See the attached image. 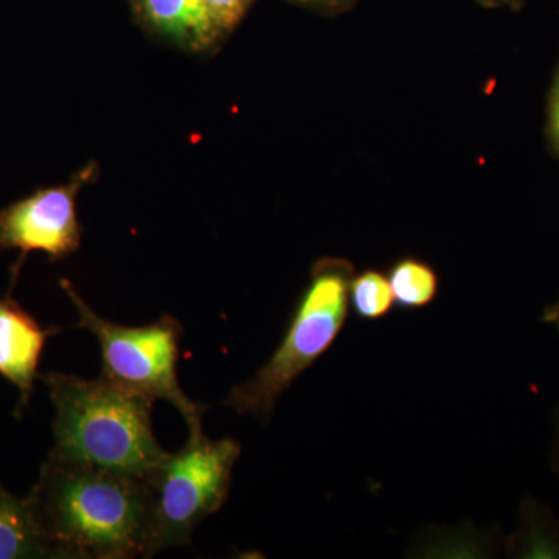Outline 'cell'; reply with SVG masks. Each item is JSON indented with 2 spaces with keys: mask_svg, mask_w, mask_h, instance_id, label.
<instances>
[{
  "mask_svg": "<svg viewBox=\"0 0 559 559\" xmlns=\"http://www.w3.org/2000/svg\"><path fill=\"white\" fill-rule=\"evenodd\" d=\"M50 558H151L153 491L145 477L49 454L27 498Z\"/></svg>",
  "mask_w": 559,
  "mask_h": 559,
  "instance_id": "obj_1",
  "label": "cell"
},
{
  "mask_svg": "<svg viewBox=\"0 0 559 559\" xmlns=\"http://www.w3.org/2000/svg\"><path fill=\"white\" fill-rule=\"evenodd\" d=\"M55 407L51 454L145 477L170 452L154 436L153 401L103 380L50 371L39 374Z\"/></svg>",
  "mask_w": 559,
  "mask_h": 559,
  "instance_id": "obj_2",
  "label": "cell"
},
{
  "mask_svg": "<svg viewBox=\"0 0 559 559\" xmlns=\"http://www.w3.org/2000/svg\"><path fill=\"white\" fill-rule=\"evenodd\" d=\"M353 275L347 260L323 259L312 266L278 347L252 378L230 390L223 406L270 423L278 400L329 352L344 329Z\"/></svg>",
  "mask_w": 559,
  "mask_h": 559,
  "instance_id": "obj_3",
  "label": "cell"
},
{
  "mask_svg": "<svg viewBox=\"0 0 559 559\" xmlns=\"http://www.w3.org/2000/svg\"><path fill=\"white\" fill-rule=\"evenodd\" d=\"M61 288L79 312L76 329L94 334L102 348V378L150 401L165 400L182 414L190 436L202 432L207 407L187 396L179 384L178 360L183 329L173 316L143 326L117 325L97 314L68 280Z\"/></svg>",
  "mask_w": 559,
  "mask_h": 559,
  "instance_id": "obj_4",
  "label": "cell"
},
{
  "mask_svg": "<svg viewBox=\"0 0 559 559\" xmlns=\"http://www.w3.org/2000/svg\"><path fill=\"white\" fill-rule=\"evenodd\" d=\"M240 455V441L212 440L200 432L189 436L182 450L168 454L146 474L154 498L153 557L189 546L194 527L223 509Z\"/></svg>",
  "mask_w": 559,
  "mask_h": 559,
  "instance_id": "obj_5",
  "label": "cell"
},
{
  "mask_svg": "<svg viewBox=\"0 0 559 559\" xmlns=\"http://www.w3.org/2000/svg\"><path fill=\"white\" fill-rule=\"evenodd\" d=\"M94 165H90L68 183L40 189L0 210V253L7 250L20 252V259L11 271V289L28 253L43 252L51 261H58L80 249L76 197L94 178Z\"/></svg>",
  "mask_w": 559,
  "mask_h": 559,
  "instance_id": "obj_6",
  "label": "cell"
},
{
  "mask_svg": "<svg viewBox=\"0 0 559 559\" xmlns=\"http://www.w3.org/2000/svg\"><path fill=\"white\" fill-rule=\"evenodd\" d=\"M58 329H44L11 297H0V377L20 392L16 417L31 400L46 342Z\"/></svg>",
  "mask_w": 559,
  "mask_h": 559,
  "instance_id": "obj_7",
  "label": "cell"
},
{
  "mask_svg": "<svg viewBox=\"0 0 559 559\" xmlns=\"http://www.w3.org/2000/svg\"><path fill=\"white\" fill-rule=\"evenodd\" d=\"M146 20L162 35L190 49H204L215 40L218 27L207 0H140Z\"/></svg>",
  "mask_w": 559,
  "mask_h": 559,
  "instance_id": "obj_8",
  "label": "cell"
},
{
  "mask_svg": "<svg viewBox=\"0 0 559 559\" xmlns=\"http://www.w3.org/2000/svg\"><path fill=\"white\" fill-rule=\"evenodd\" d=\"M507 557L559 559V516L533 496L521 500L518 527L503 543Z\"/></svg>",
  "mask_w": 559,
  "mask_h": 559,
  "instance_id": "obj_9",
  "label": "cell"
},
{
  "mask_svg": "<svg viewBox=\"0 0 559 559\" xmlns=\"http://www.w3.org/2000/svg\"><path fill=\"white\" fill-rule=\"evenodd\" d=\"M50 558L27 499L11 495L0 481V559Z\"/></svg>",
  "mask_w": 559,
  "mask_h": 559,
  "instance_id": "obj_10",
  "label": "cell"
},
{
  "mask_svg": "<svg viewBox=\"0 0 559 559\" xmlns=\"http://www.w3.org/2000/svg\"><path fill=\"white\" fill-rule=\"evenodd\" d=\"M390 288L401 310L414 311L429 307L439 294V275L425 261L407 257L390 267Z\"/></svg>",
  "mask_w": 559,
  "mask_h": 559,
  "instance_id": "obj_11",
  "label": "cell"
},
{
  "mask_svg": "<svg viewBox=\"0 0 559 559\" xmlns=\"http://www.w3.org/2000/svg\"><path fill=\"white\" fill-rule=\"evenodd\" d=\"M393 294L389 278L377 270H367L353 275L349 283V307L356 318L362 320L384 319L392 310Z\"/></svg>",
  "mask_w": 559,
  "mask_h": 559,
  "instance_id": "obj_12",
  "label": "cell"
},
{
  "mask_svg": "<svg viewBox=\"0 0 559 559\" xmlns=\"http://www.w3.org/2000/svg\"><path fill=\"white\" fill-rule=\"evenodd\" d=\"M250 0H207L210 13L218 31H230L240 22Z\"/></svg>",
  "mask_w": 559,
  "mask_h": 559,
  "instance_id": "obj_13",
  "label": "cell"
},
{
  "mask_svg": "<svg viewBox=\"0 0 559 559\" xmlns=\"http://www.w3.org/2000/svg\"><path fill=\"white\" fill-rule=\"evenodd\" d=\"M549 132L551 142L559 153V70L550 98Z\"/></svg>",
  "mask_w": 559,
  "mask_h": 559,
  "instance_id": "obj_14",
  "label": "cell"
},
{
  "mask_svg": "<svg viewBox=\"0 0 559 559\" xmlns=\"http://www.w3.org/2000/svg\"><path fill=\"white\" fill-rule=\"evenodd\" d=\"M550 468L554 471L559 484V403L554 412V433L550 444Z\"/></svg>",
  "mask_w": 559,
  "mask_h": 559,
  "instance_id": "obj_15",
  "label": "cell"
},
{
  "mask_svg": "<svg viewBox=\"0 0 559 559\" xmlns=\"http://www.w3.org/2000/svg\"><path fill=\"white\" fill-rule=\"evenodd\" d=\"M301 2L323 3L331 2V0H301Z\"/></svg>",
  "mask_w": 559,
  "mask_h": 559,
  "instance_id": "obj_16",
  "label": "cell"
}]
</instances>
